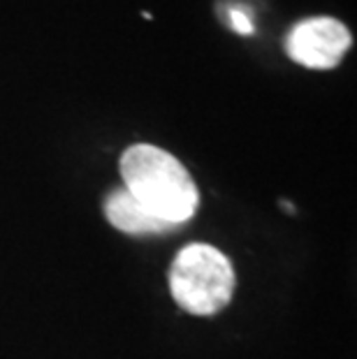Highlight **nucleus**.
I'll use <instances>...</instances> for the list:
<instances>
[{
	"instance_id": "obj_5",
	"label": "nucleus",
	"mask_w": 357,
	"mask_h": 359,
	"mask_svg": "<svg viewBox=\"0 0 357 359\" xmlns=\"http://www.w3.org/2000/svg\"><path fill=\"white\" fill-rule=\"evenodd\" d=\"M227 21H230V26L237 30L239 35H250V33H253L250 17L244 10H239V7H230V12H227Z\"/></svg>"
},
{
	"instance_id": "obj_3",
	"label": "nucleus",
	"mask_w": 357,
	"mask_h": 359,
	"mask_svg": "<svg viewBox=\"0 0 357 359\" xmlns=\"http://www.w3.org/2000/svg\"><path fill=\"white\" fill-rule=\"evenodd\" d=\"M285 49L295 63L311 70H330L351 49V30L330 17L307 19L288 35Z\"/></svg>"
},
{
	"instance_id": "obj_2",
	"label": "nucleus",
	"mask_w": 357,
	"mask_h": 359,
	"mask_svg": "<svg viewBox=\"0 0 357 359\" xmlns=\"http://www.w3.org/2000/svg\"><path fill=\"white\" fill-rule=\"evenodd\" d=\"M174 302L193 316H214L225 309L234 292L232 264L218 248L191 243L181 248L170 266Z\"/></svg>"
},
{
	"instance_id": "obj_4",
	"label": "nucleus",
	"mask_w": 357,
	"mask_h": 359,
	"mask_svg": "<svg viewBox=\"0 0 357 359\" xmlns=\"http://www.w3.org/2000/svg\"><path fill=\"white\" fill-rule=\"evenodd\" d=\"M105 216L116 230L135 236H149V234H165L177 227L165 223L158 216H154L149 209L135 200L128 190H114L105 202Z\"/></svg>"
},
{
	"instance_id": "obj_1",
	"label": "nucleus",
	"mask_w": 357,
	"mask_h": 359,
	"mask_svg": "<svg viewBox=\"0 0 357 359\" xmlns=\"http://www.w3.org/2000/svg\"><path fill=\"white\" fill-rule=\"evenodd\" d=\"M121 177L123 190L172 227L193 218L200 193L188 170L172 154L151 144H135L121 156Z\"/></svg>"
}]
</instances>
